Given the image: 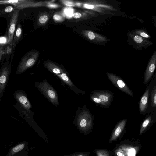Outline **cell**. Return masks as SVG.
I'll use <instances>...</instances> for the list:
<instances>
[{"label":"cell","mask_w":156,"mask_h":156,"mask_svg":"<svg viewBox=\"0 0 156 156\" xmlns=\"http://www.w3.org/2000/svg\"><path fill=\"white\" fill-rule=\"evenodd\" d=\"M115 154L116 156H126L123 151L120 149L116 151Z\"/></svg>","instance_id":"29"},{"label":"cell","mask_w":156,"mask_h":156,"mask_svg":"<svg viewBox=\"0 0 156 156\" xmlns=\"http://www.w3.org/2000/svg\"><path fill=\"white\" fill-rule=\"evenodd\" d=\"M90 97L92 101L95 103L98 104L101 106L105 108H108L109 107L107 104L101 101L94 94L90 95Z\"/></svg>","instance_id":"23"},{"label":"cell","mask_w":156,"mask_h":156,"mask_svg":"<svg viewBox=\"0 0 156 156\" xmlns=\"http://www.w3.org/2000/svg\"><path fill=\"white\" fill-rule=\"evenodd\" d=\"M150 90H146L142 96L139 104V108L141 114L144 113L146 110L148 105Z\"/></svg>","instance_id":"16"},{"label":"cell","mask_w":156,"mask_h":156,"mask_svg":"<svg viewBox=\"0 0 156 156\" xmlns=\"http://www.w3.org/2000/svg\"><path fill=\"white\" fill-rule=\"evenodd\" d=\"M38 90L50 102L56 106L59 105L58 96L57 92L45 80L42 82H35Z\"/></svg>","instance_id":"2"},{"label":"cell","mask_w":156,"mask_h":156,"mask_svg":"<svg viewBox=\"0 0 156 156\" xmlns=\"http://www.w3.org/2000/svg\"><path fill=\"white\" fill-rule=\"evenodd\" d=\"M153 121L152 115H150L143 122L140 130L139 135L142 134Z\"/></svg>","instance_id":"21"},{"label":"cell","mask_w":156,"mask_h":156,"mask_svg":"<svg viewBox=\"0 0 156 156\" xmlns=\"http://www.w3.org/2000/svg\"><path fill=\"white\" fill-rule=\"evenodd\" d=\"M27 146L24 142H20L11 147L6 156H16L24 150Z\"/></svg>","instance_id":"14"},{"label":"cell","mask_w":156,"mask_h":156,"mask_svg":"<svg viewBox=\"0 0 156 156\" xmlns=\"http://www.w3.org/2000/svg\"><path fill=\"white\" fill-rule=\"evenodd\" d=\"M156 51H155L152 55L146 69L143 83H147L151 78L156 67Z\"/></svg>","instance_id":"9"},{"label":"cell","mask_w":156,"mask_h":156,"mask_svg":"<svg viewBox=\"0 0 156 156\" xmlns=\"http://www.w3.org/2000/svg\"><path fill=\"white\" fill-rule=\"evenodd\" d=\"M96 14L93 11L83 10L74 13L72 15V18L75 22H78L91 18Z\"/></svg>","instance_id":"11"},{"label":"cell","mask_w":156,"mask_h":156,"mask_svg":"<svg viewBox=\"0 0 156 156\" xmlns=\"http://www.w3.org/2000/svg\"><path fill=\"white\" fill-rule=\"evenodd\" d=\"M13 57L10 62L7 59L0 69V101L4 94L10 75Z\"/></svg>","instance_id":"4"},{"label":"cell","mask_w":156,"mask_h":156,"mask_svg":"<svg viewBox=\"0 0 156 156\" xmlns=\"http://www.w3.org/2000/svg\"><path fill=\"white\" fill-rule=\"evenodd\" d=\"M3 45H0V62L1 59V58L3 54V49L4 48Z\"/></svg>","instance_id":"30"},{"label":"cell","mask_w":156,"mask_h":156,"mask_svg":"<svg viewBox=\"0 0 156 156\" xmlns=\"http://www.w3.org/2000/svg\"><path fill=\"white\" fill-rule=\"evenodd\" d=\"M53 19L56 22H62L65 20V18L62 15L59 13H56L53 16Z\"/></svg>","instance_id":"26"},{"label":"cell","mask_w":156,"mask_h":156,"mask_svg":"<svg viewBox=\"0 0 156 156\" xmlns=\"http://www.w3.org/2000/svg\"><path fill=\"white\" fill-rule=\"evenodd\" d=\"M129 35L130 37L132 38L135 43L141 46L150 45L152 44L146 38L142 37L133 33L129 34Z\"/></svg>","instance_id":"18"},{"label":"cell","mask_w":156,"mask_h":156,"mask_svg":"<svg viewBox=\"0 0 156 156\" xmlns=\"http://www.w3.org/2000/svg\"><path fill=\"white\" fill-rule=\"evenodd\" d=\"M19 13L20 10L15 9L11 16L8 30L7 44L13 43L14 35L16 28Z\"/></svg>","instance_id":"7"},{"label":"cell","mask_w":156,"mask_h":156,"mask_svg":"<svg viewBox=\"0 0 156 156\" xmlns=\"http://www.w3.org/2000/svg\"><path fill=\"white\" fill-rule=\"evenodd\" d=\"M78 122L80 128L85 129H90L93 124V116L88 110H83L78 115Z\"/></svg>","instance_id":"6"},{"label":"cell","mask_w":156,"mask_h":156,"mask_svg":"<svg viewBox=\"0 0 156 156\" xmlns=\"http://www.w3.org/2000/svg\"><path fill=\"white\" fill-rule=\"evenodd\" d=\"M54 11H51L48 12L45 11L41 12L39 14L37 22L38 25L43 26L49 20L51 15Z\"/></svg>","instance_id":"17"},{"label":"cell","mask_w":156,"mask_h":156,"mask_svg":"<svg viewBox=\"0 0 156 156\" xmlns=\"http://www.w3.org/2000/svg\"><path fill=\"white\" fill-rule=\"evenodd\" d=\"M133 33L145 38H149L151 37L146 32L142 30H136L133 32Z\"/></svg>","instance_id":"25"},{"label":"cell","mask_w":156,"mask_h":156,"mask_svg":"<svg viewBox=\"0 0 156 156\" xmlns=\"http://www.w3.org/2000/svg\"><path fill=\"white\" fill-rule=\"evenodd\" d=\"M2 14L0 12V15Z\"/></svg>","instance_id":"32"},{"label":"cell","mask_w":156,"mask_h":156,"mask_svg":"<svg viewBox=\"0 0 156 156\" xmlns=\"http://www.w3.org/2000/svg\"><path fill=\"white\" fill-rule=\"evenodd\" d=\"M44 65L49 70L56 75L66 73L63 69L51 61H46L44 62Z\"/></svg>","instance_id":"15"},{"label":"cell","mask_w":156,"mask_h":156,"mask_svg":"<svg viewBox=\"0 0 156 156\" xmlns=\"http://www.w3.org/2000/svg\"><path fill=\"white\" fill-rule=\"evenodd\" d=\"M91 92L109 106H110L114 97L112 92L109 90H94Z\"/></svg>","instance_id":"10"},{"label":"cell","mask_w":156,"mask_h":156,"mask_svg":"<svg viewBox=\"0 0 156 156\" xmlns=\"http://www.w3.org/2000/svg\"><path fill=\"white\" fill-rule=\"evenodd\" d=\"M127 122V119L120 121L115 127L109 140V142L115 140L123 130Z\"/></svg>","instance_id":"13"},{"label":"cell","mask_w":156,"mask_h":156,"mask_svg":"<svg viewBox=\"0 0 156 156\" xmlns=\"http://www.w3.org/2000/svg\"><path fill=\"white\" fill-rule=\"evenodd\" d=\"M151 106L152 107L156 106V87H153L151 93Z\"/></svg>","instance_id":"24"},{"label":"cell","mask_w":156,"mask_h":156,"mask_svg":"<svg viewBox=\"0 0 156 156\" xmlns=\"http://www.w3.org/2000/svg\"><path fill=\"white\" fill-rule=\"evenodd\" d=\"M98 156H109L108 152L104 150H99L97 151Z\"/></svg>","instance_id":"27"},{"label":"cell","mask_w":156,"mask_h":156,"mask_svg":"<svg viewBox=\"0 0 156 156\" xmlns=\"http://www.w3.org/2000/svg\"><path fill=\"white\" fill-rule=\"evenodd\" d=\"M81 34L87 39L93 42L100 43L107 40L105 37L90 30H83Z\"/></svg>","instance_id":"12"},{"label":"cell","mask_w":156,"mask_h":156,"mask_svg":"<svg viewBox=\"0 0 156 156\" xmlns=\"http://www.w3.org/2000/svg\"><path fill=\"white\" fill-rule=\"evenodd\" d=\"M99 1L96 0H87L83 1H71L70 5L80 7L94 11L104 12L105 10L112 9L109 5L105 4L104 2H99Z\"/></svg>","instance_id":"3"},{"label":"cell","mask_w":156,"mask_h":156,"mask_svg":"<svg viewBox=\"0 0 156 156\" xmlns=\"http://www.w3.org/2000/svg\"><path fill=\"white\" fill-rule=\"evenodd\" d=\"M39 55V52L37 50H32L26 53L19 63L16 74H21L33 66L37 60Z\"/></svg>","instance_id":"1"},{"label":"cell","mask_w":156,"mask_h":156,"mask_svg":"<svg viewBox=\"0 0 156 156\" xmlns=\"http://www.w3.org/2000/svg\"><path fill=\"white\" fill-rule=\"evenodd\" d=\"M22 28L20 24L17 25L13 36V43L15 47L18 44L22 36Z\"/></svg>","instance_id":"19"},{"label":"cell","mask_w":156,"mask_h":156,"mask_svg":"<svg viewBox=\"0 0 156 156\" xmlns=\"http://www.w3.org/2000/svg\"><path fill=\"white\" fill-rule=\"evenodd\" d=\"M15 46L13 43L7 44L4 46L3 49V54L9 55L14 53Z\"/></svg>","instance_id":"22"},{"label":"cell","mask_w":156,"mask_h":156,"mask_svg":"<svg viewBox=\"0 0 156 156\" xmlns=\"http://www.w3.org/2000/svg\"><path fill=\"white\" fill-rule=\"evenodd\" d=\"M78 156H83V155H78Z\"/></svg>","instance_id":"31"},{"label":"cell","mask_w":156,"mask_h":156,"mask_svg":"<svg viewBox=\"0 0 156 156\" xmlns=\"http://www.w3.org/2000/svg\"><path fill=\"white\" fill-rule=\"evenodd\" d=\"M106 75L111 82L118 89L129 95L133 96V94L123 80L113 73L107 72Z\"/></svg>","instance_id":"5"},{"label":"cell","mask_w":156,"mask_h":156,"mask_svg":"<svg viewBox=\"0 0 156 156\" xmlns=\"http://www.w3.org/2000/svg\"><path fill=\"white\" fill-rule=\"evenodd\" d=\"M15 99L27 111H29L32 105L29 100L27 96L23 90H18L13 94Z\"/></svg>","instance_id":"8"},{"label":"cell","mask_w":156,"mask_h":156,"mask_svg":"<svg viewBox=\"0 0 156 156\" xmlns=\"http://www.w3.org/2000/svg\"><path fill=\"white\" fill-rule=\"evenodd\" d=\"M56 75L71 89L75 91L74 89H75L76 87L67 76L66 73Z\"/></svg>","instance_id":"20"},{"label":"cell","mask_w":156,"mask_h":156,"mask_svg":"<svg viewBox=\"0 0 156 156\" xmlns=\"http://www.w3.org/2000/svg\"><path fill=\"white\" fill-rule=\"evenodd\" d=\"M15 9V8L11 6H9L5 8L3 10L4 13H8L11 12Z\"/></svg>","instance_id":"28"}]
</instances>
